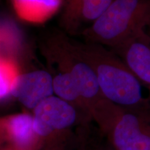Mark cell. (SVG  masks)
<instances>
[{"label":"cell","mask_w":150,"mask_h":150,"mask_svg":"<svg viewBox=\"0 0 150 150\" xmlns=\"http://www.w3.org/2000/svg\"><path fill=\"white\" fill-rule=\"evenodd\" d=\"M72 43L93 69L105 99L121 107L150 114V101L142 95L141 83L119 56L95 43L74 40Z\"/></svg>","instance_id":"6da1fadb"},{"label":"cell","mask_w":150,"mask_h":150,"mask_svg":"<svg viewBox=\"0 0 150 150\" xmlns=\"http://www.w3.org/2000/svg\"><path fill=\"white\" fill-rule=\"evenodd\" d=\"M150 22V0H113L83 32L88 42L114 49L145 33Z\"/></svg>","instance_id":"7a4b0ae2"},{"label":"cell","mask_w":150,"mask_h":150,"mask_svg":"<svg viewBox=\"0 0 150 150\" xmlns=\"http://www.w3.org/2000/svg\"><path fill=\"white\" fill-rule=\"evenodd\" d=\"M91 116L114 150H150V114L103 98L92 108Z\"/></svg>","instance_id":"3957f363"},{"label":"cell","mask_w":150,"mask_h":150,"mask_svg":"<svg viewBox=\"0 0 150 150\" xmlns=\"http://www.w3.org/2000/svg\"><path fill=\"white\" fill-rule=\"evenodd\" d=\"M48 52L57 64L59 71L68 73L76 81L91 114L94 105L104 98L92 67L76 52L72 40L64 35H58L50 41Z\"/></svg>","instance_id":"277c9868"},{"label":"cell","mask_w":150,"mask_h":150,"mask_svg":"<svg viewBox=\"0 0 150 150\" xmlns=\"http://www.w3.org/2000/svg\"><path fill=\"white\" fill-rule=\"evenodd\" d=\"M33 129L37 137L45 138L52 133L74 129L87 121L72 105L56 95L48 97L33 109Z\"/></svg>","instance_id":"5b68a950"},{"label":"cell","mask_w":150,"mask_h":150,"mask_svg":"<svg viewBox=\"0 0 150 150\" xmlns=\"http://www.w3.org/2000/svg\"><path fill=\"white\" fill-rule=\"evenodd\" d=\"M134 74L142 86L149 91L150 101V38L140 34L129 39L124 44L111 49Z\"/></svg>","instance_id":"8992f818"},{"label":"cell","mask_w":150,"mask_h":150,"mask_svg":"<svg viewBox=\"0 0 150 150\" xmlns=\"http://www.w3.org/2000/svg\"><path fill=\"white\" fill-rule=\"evenodd\" d=\"M12 94L25 107L33 110L43 100L54 95L53 76L45 70L20 74Z\"/></svg>","instance_id":"52a82bcc"},{"label":"cell","mask_w":150,"mask_h":150,"mask_svg":"<svg viewBox=\"0 0 150 150\" xmlns=\"http://www.w3.org/2000/svg\"><path fill=\"white\" fill-rule=\"evenodd\" d=\"M17 16L31 23H41L54 15L62 0H12Z\"/></svg>","instance_id":"ba28073f"},{"label":"cell","mask_w":150,"mask_h":150,"mask_svg":"<svg viewBox=\"0 0 150 150\" xmlns=\"http://www.w3.org/2000/svg\"><path fill=\"white\" fill-rule=\"evenodd\" d=\"M8 136L22 147H28L38 138L33 129V116L21 113L10 116L0 122Z\"/></svg>","instance_id":"9c48e42d"},{"label":"cell","mask_w":150,"mask_h":150,"mask_svg":"<svg viewBox=\"0 0 150 150\" xmlns=\"http://www.w3.org/2000/svg\"><path fill=\"white\" fill-rule=\"evenodd\" d=\"M20 75L18 65L13 60L0 57V98L12 94Z\"/></svg>","instance_id":"30bf717a"},{"label":"cell","mask_w":150,"mask_h":150,"mask_svg":"<svg viewBox=\"0 0 150 150\" xmlns=\"http://www.w3.org/2000/svg\"><path fill=\"white\" fill-rule=\"evenodd\" d=\"M113 0H84L79 8L75 20V28L81 22H93L108 8Z\"/></svg>","instance_id":"8fae6325"},{"label":"cell","mask_w":150,"mask_h":150,"mask_svg":"<svg viewBox=\"0 0 150 150\" xmlns=\"http://www.w3.org/2000/svg\"><path fill=\"white\" fill-rule=\"evenodd\" d=\"M86 127L82 130L77 150H114L100 131L98 135L92 136Z\"/></svg>","instance_id":"7c38bea8"},{"label":"cell","mask_w":150,"mask_h":150,"mask_svg":"<svg viewBox=\"0 0 150 150\" xmlns=\"http://www.w3.org/2000/svg\"><path fill=\"white\" fill-rule=\"evenodd\" d=\"M84 0H67V4L63 14V22L67 29H75V20L79 8Z\"/></svg>","instance_id":"4fadbf2b"},{"label":"cell","mask_w":150,"mask_h":150,"mask_svg":"<svg viewBox=\"0 0 150 150\" xmlns=\"http://www.w3.org/2000/svg\"><path fill=\"white\" fill-rule=\"evenodd\" d=\"M145 33H146V34H147L150 38V22H149V24H148L147 27H146Z\"/></svg>","instance_id":"5bb4252c"}]
</instances>
